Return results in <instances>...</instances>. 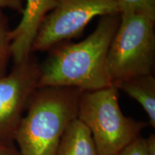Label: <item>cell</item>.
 Instances as JSON below:
<instances>
[{
  "instance_id": "obj_1",
  "label": "cell",
  "mask_w": 155,
  "mask_h": 155,
  "mask_svg": "<svg viewBox=\"0 0 155 155\" xmlns=\"http://www.w3.org/2000/svg\"><path fill=\"white\" fill-rule=\"evenodd\" d=\"M120 14L103 16L96 30L83 41L58 44L40 65L38 88L71 87L94 91L112 85L107 71L110 45Z\"/></svg>"
},
{
  "instance_id": "obj_12",
  "label": "cell",
  "mask_w": 155,
  "mask_h": 155,
  "mask_svg": "<svg viewBox=\"0 0 155 155\" xmlns=\"http://www.w3.org/2000/svg\"><path fill=\"white\" fill-rule=\"evenodd\" d=\"M117 155H147L144 139L139 137L127 145Z\"/></svg>"
},
{
  "instance_id": "obj_4",
  "label": "cell",
  "mask_w": 155,
  "mask_h": 155,
  "mask_svg": "<svg viewBox=\"0 0 155 155\" xmlns=\"http://www.w3.org/2000/svg\"><path fill=\"white\" fill-rule=\"evenodd\" d=\"M120 17L107 56L108 74L112 83L152 74L154 65V21L129 12L121 13Z\"/></svg>"
},
{
  "instance_id": "obj_6",
  "label": "cell",
  "mask_w": 155,
  "mask_h": 155,
  "mask_svg": "<svg viewBox=\"0 0 155 155\" xmlns=\"http://www.w3.org/2000/svg\"><path fill=\"white\" fill-rule=\"evenodd\" d=\"M40 77V64L31 55L0 78V139L5 142L14 139Z\"/></svg>"
},
{
  "instance_id": "obj_16",
  "label": "cell",
  "mask_w": 155,
  "mask_h": 155,
  "mask_svg": "<svg viewBox=\"0 0 155 155\" xmlns=\"http://www.w3.org/2000/svg\"><path fill=\"white\" fill-rule=\"evenodd\" d=\"M9 144V143H6L5 141L0 139V155H2L3 153L5 152V151L7 148V145Z\"/></svg>"
},
{
  "instance_id": "obj_10",
  "label": "cell",
  "mask_w": 155,
  "mask_h": 155,
  "mask_svg": "<svg viewBox=\"0 0 155 155\" xmlns=\"http://www.w3.org/2000/svg\"><path fill=\"white\" fill-rule=\"evenodd\" d=\"M10 32L8 19L0 8V78L7 74V66L12 58Z\"/></svg>"
},
{
  "instance_id": "obj_13",
  "label": "cell",
  "mask_w": 155,
  "mask_h": 155,
  "mask_svg": "<svg viewBox=\"0 0 155 155\" xmlns=\"http://www.w3.org/2000/svg\"><path fill=\"white\" fill-rule=\"evenodd\" d=\"M0 8H9L22 12L23 10L22 0H0Z\"/></svg>"
},
{
  "instance_id": "obj_8",
  "label": "cell",
  "mask_w": 155,
  "mask_h": 155,
  "mask_svg": "<svg viewBox=\"0 0 155 155\" xmlns=\"http://www.w3.org/2000/svg\"><path fill=\"white\" fill-rule=\"evenodd\" d=\"M118 90L124 91L142 106L155 127V78L152 74L139 75L112 83Z\"/></svg>"
},
{
  "instance_id": "obj_9",
  "label": "cell",
  "mask_w": 155,
  "mask_h": 155,
  "mask_svg": "<svg viewBox=\"0 0 155 155\" xmlns=\"http://www.w3.org/2000/svg\"><path fill=\"white\" fill-rule=\"evenodd\" d=\"M56 155H99L91 134L78 119L70 124L62 136Z\"/></svg>"
},
{
  "instance_id": "obj_2",
  "label": "cell",
  "mask_w": 155,
  "mask_h": 155,
  "mask_svg": "<svg viewBox=\"0 0 155 155\" xmlns=\"http://www.w3.org/2000/svg\"><path fill=\"white\" fill-rule=\"evenodd\" d=\"M83 92L71 87L37 89L15 133L21 155H56L62 136L78 119Z\"/></svg>"
},
{
  "instance_id": "obj_7",
  "label": "cell",
  "mask_w": 155,
  "mask_h": 155,
  "mask_svg": "<svg viewBox=\"0 0 155 155\" xmlns=\"http://www.w3.org/2000/svg\"><path fill=\"white\" fill-rule=\"evenodd\" d=\"M59 0H26L20 22L11 30L12 58L19 63L32 55V46L45 18Z\"/></svg>"
},
{
  "instance_id": "obj_5",
  "label": "cell",
  "mask_w": 155,
  "mask_h": 155,
  "mask_svg": "<svg viewBox=\"0 0 155 155\" xmlns=\"http://www.w3.org/2000/svg\"><path fill=\"white\" fill-rule=\"evenodd\" d=\"M119 14L114 0H59L46 16L32 46L43 52L76 38L95 17Z\"/></svg>"
},
{
  "instance_id": "obj_11",
  "label": "cell",
  "mask_w": 155,
  "mask_h": 155,
  "mask_svg": "<svg viewBox=\"0 0 155 155\" xmlns=\"http://www.w3.org/2000/svg\"><path fill=\"white\" fill-rule=\"evenodd\" d=\"M119 14L134 13L155 22V0H114Z\"/></svg>"
},
{
  "instance_id": "obj_3",
  "label": "cell",
  "mask_w": 155,
  "mask_h": 155,
  "mask_svg": "<svg viewBox=\"0 0 155 155\" xmlns=\"http://www.w3.org/2000/svg\"><path fill=\"white\" fill-rule=\"evenodd\" d=\"M78 119L91 134L99 155H117L137 137L147 123L127 117L119 104V90L114 85L94 91H83Z\"/></svg>"
},
{
  "instance_id": "obj_14",
  "label": "cell",
  "mask_w": 155,
  "mask_h": 155,
  "mask_svg": "<svg viewBox=\"0 0 155 155\" xmlns=\"http://www.w3.org/2000/svg\"><path fill=\"white\" fill-rule=\"evenodd\" d=\"M144 144L147 155H155V136L154 134H150L148 138L144 139Z\"/></svg>"
},
{
  "instance_id": "obj_15",
  "label": "cell",
  "mask_w": 155,
  "mask_h": 155,
  "mask_svg": "<svg viewBox=\"0 0 155 155\" xmlns=\"http://www.w3.org/2000/svg\"><path fill=\"white\" fill-rule=\"evenodd\" d=\"M2 155H21V154L20 153H19V152H18L15 147H13L12 146H10V145L8 144Z\"/></svg>"
}]
</instances>
